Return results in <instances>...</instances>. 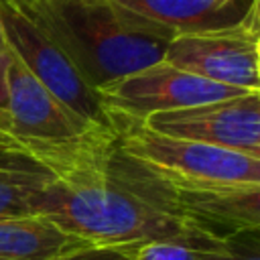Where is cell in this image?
<instances>
[{
	"instance_id": "6da1fadb",
	"label": "cell",
	"mask_w": 260,
	"mask_h": 260,
	"mask_svg": "<svg viewBox=\"0 0 260 260\" xmlns=\"http://www.w3.org/2000/svg\"><path fill=\"white\" fill-rule=\"evenodd\" d=\"M41 215L98 248L146 240L207 246L221 240L189 217L171 189L126 160L114 140L89 148L55 177Z\"/></svg>"
},
{
	"instance_id": "7a4b0ae2",
	"label": "cell",
	"mask_w": 260,
	"mask_h": 260,
	"mask_svg": "<svg viewBox=\"0 0 260 260\" xmlns=\"http://www.w3.org/2000/svg\"><path fill=\"white\" fill-rule=\"evenodd\" d=\"M95 91L162 61L177 30L118 0H22Z\"/></svg>"
},
{
	"instance_id": "3957f363",
	"label": "cell",
	"mask_w": 260,
	"mask_h": 260,
	"mask_svg": "<svg viewBox=\"0 0 260 260\" xmlns=\"http://www.w3.org/2000/svg\"><path fill=\"white\" fill-rule=\"evenodd\" d=\"M114 146L173 193L260 185V158L158 134L144 122L112 120Z\"/></svg>"
},
{
	"instance_id": "277c9868",
	"label": "cell",
	"mask_w": 260,
	"mask_h": 260,
	"mask_svg": "<svg viewBox=\"0 0 260 260\" xmlns=\"http://www.w3.org/2000/svg\"><path fill=\"white\" fill-rule=\"evenodd\" d=\"M162 61L219 85L260 91L258 0L234 22L177 32Z\"/></svg>"
},
{
	"instance_id": "5b68a950",
	"label": "cell",
	"mask_w": 260,
	"mask_h": 260,
	"mask_svg": "<svg viewBox=\"0 0 260 260\" xmlns=\"http://www.w3.org/2000/svg\"><path fill=\"white\" fill-rule=\"evenodd\" d=\"M0 28L8 51L63 104L89 122L114 130L100 93L85 83L65 51L22 0H0Z\"/></svg>"
},
{
	"instance_id": "8992f818",
	"label": "cell",
	"mask_w": 260,
	"mask_h": 260,
	"mask_svg": "<svg viewBox=\"0 0 260 260\" xmlns=\"http://www.w3.org/2000/svg\"><path fill=\"white\" fill-rule=\"evenodd\" d=\"M8 118L14 138L47 152H71L114 138V130L89 122L63 104L12 53L8 63Z\"/></svg>"
},
{
	"instance_id": "52a82bcc",
	"label": "cell",
	"mask_w": 260,
	"mask_h": 260,
	"mask_svg": "<svg viewBox=\"0 0 260 260\" xmlns=\"http://www.w3.org/2000/svg\"><path fill=\"white\" fill-rule=\"evenodd\" d=\"M98 93L110 122H144L146 118L160 112L211 104L248 91L219 85L215 81L177 69L165 61H158L100 87Z\"/></svg>"
},
{
	"instance_id": "ba28073f",
	"label": "cell",
	"mask_w": 260,
	"mask_h": 260,
	"mask_svg": "<svg viewBox=\"0 0 260 260\" xmlns=\"http://www.w3.org/2000/svg\"><path fill=\"white\" fill-rule=\"evenodd\" d=\"M150 130L260 158V91L160 112L144 120Z\"/></svg>"
},
{
	"instance_id": "9c48e42d",
	"label": "cell",
	"mask_w": 260,
	"mask_h": 260,
	"mask_svg": "<svg viewBox=\"0 0 260 260\" xmlns=\"http://www.w3.org/2000/svg\"><path fill=\"white\" fill-rule=\"evenodd\" d=\"M173 195L189 217L221 238L260 232V185Z\"/></svg>"
},
{
	"instance_id": "30bf717a",
	"label": "cell",
	"mask_w": 260,
	"mask_h": 260,
	"mask_svg": "<svg viewBox=\"0 0 260 260\" xmlns=\"http://www.w3.org/2000/svg\"><path fill=\"white\" fill-rule=\"evenodd\" d=\"M89 244L43 215L0 219V260H55Z\"/></svg>"
},
{
	"instance_id": "8fae6325",
	"label": "cell",
	"mask_w": 260,
	"mask_h": 260,
	"mask_svg": "<svg viewBox=\"0 0 260 260\" xmlns=\"http://www.w3.org/2000/svg\"><path fill=\"white\" fill-rule=\"evenodd\" d=\"M126 8L177 32L228 24L246 14L254 0L225 4L223 0H118Z\"/></svg>"
},
{
	"instance_id": "7c38bea8",
	"label": "cell",
	"mask_w": 260,
	"mask_h": 260,
	"mask_svg": "<svg viewBox=\"0 0 260 260\" xmlns=\"http://www.w3.org/2000/svg\"><path fill=\"white\" fill-rule=\"evenodd\" d=\"M55 175L37 165L0 169V219L41 215Z\"/></svg>"
},
{
	"instance_id": "4fadbf2b",
	"label": "cell",
	"mask_w": 260,
	"mask_h": 260,
	"mask_svg": "<svg viewBox=\"0 0 260 260\" xmlns=\"http://www.w3.org/2000/svg\"><path fill=\"white\" fill-rule=\"evenodd\" d=\"M207 246L181 240H146L118 250H122L128 260H199Z\"/></svg>"
},
{
	"instance_id": "5bb4252c",
	"label": "cell",
	"mask_w": 260,
	"mask_h": 260,
	"mask_svg": "<svg viewBox=\"0 0 260 260\" xmlns=\"http://www.w3.org/2000/svg\"><path fill=\"white\" fill-rule=\"evenodd\" d=\"M199 260H260V232L225 236L207 246Z\"/></svg>"
},
{
	"instance_id": "9a60e30c",
	"label": "cell",
	"mask_w": 260,
	"mask_h": 260,
	"mask_svg": "<svg viewBox=\"0 0 260 260\" xmlns=\"http://www.w3.org/2000/svg\"><path fill=\"white\" fill-rule=\"evenodd\" d=\"M49 154L41 148H35L12 134L0 130V167H18V165H39L49 169Z\"/></svg>"
},
{
	"instance_id": "2e32d148",
	"label": "cell",
	"mask_w": 260,
	"mask_h": 260,
	"mask_svg": "<svg viewBox=\"0 0 260 260\" xmlns=\"http://www.w3.org/2000/svg\"><path fill=\"white\" fill-rule=\"evenodd\" d=\"M8 63H10V51L0 55V130L12 134L10 118H8Z\"/></svg>"
},
{
	"instance_id": "e0dca14e",
	"label": "cell",
	"mask_w": 260,
	"mask_h": 260,
	"mask_svg": "<svg viewBox=\"0 0 260 260\" xmlns=\"http://www.w3.org/2000/svg\"><path fill=\"white\" fill-rule=\"evenodd\" d=\"M55 260H128V256L118 248H98L89 246L77 252H71L67 256L55 258Z\"/></svg>"
},
{
	"instance_id": "ac0fdd59",
	"label": "cell",
	"mask_w": 260,
	"mask_h": 260,
	"mask_svg": "<svg viewBox=\"0 0 260 260\" xmlns=\"http://www.w3.org/2000/svg\"><path fill=\"white\" fill-rule=\"evenodd\" d=\"M8 53V47H6V41H4V35H2V28H0V55Z\"/></svg>"
},
{
	"instance_id": "d6986e66",
	"label": "cell",
	"mask_w": 260,
	"mask_h": 260,
	"mask_svg": "<svg viewBox=\"0 0 260 260\" xmlns=\"http://www.w3.org/2000/svg\"><path fill=\"white\" fill-rule=\"evenodd\" d=\"M225 4H236V2H242V0H223Z\"/></svg>"
},
{
	"instance_id": "ffe728a7",
	"label": "cell",
	"mask_w": 260,
	"mask_h": 260,
	"mask_svg": "<svg viewBox=\"0 0 260 260\" xmlns=\"http://www.w3.org/2000/svg\"><path fill=\"white\" fill-rule=\"evenodd\" d=\"M18 167H24V165H18ZM0 169H6V167H0Z\"/></svg>"
}]
</instances>
